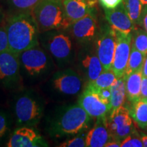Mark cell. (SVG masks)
<instances>
[{
	"instance_id": "18",
	"label": "cell",
	"mask_w": 147,
	"mask_h": 147,
	"mask_svg": "<svg viewBox=\"0 0 147 147\" xmlns=\"http://www.w3.org/2000/svg\"><path fill=\"white\" fill-rule=\"evenodd\" d=\"M80 67L84 71L89 82L95 80L104 70L100 59L96 55L87 53L80 59Z\"/></svg>"
},
{
	"instance_id": "39",
	"label": "cell",
	"mask_w": 147,
	"mask_h": 147,
	"mask_svg": "<svg viewBox=\"0 0 147 147\" xmlns=\"http://www.w3.org/2000/svg\"><path fill=\"white\" fill-rule=\"evenodd\" d=\"M140 1L142 3V5H144V6L147 5V0H140Z\"/></svg>"
},
{
	"instance_id": "33",
	"label": "cell",
	"mask_w": 147,
	"mask_h": 147,
	"mask_svg": "<svg viewBox=\"0 0 147 147\" xmlns=\"http://www.w3.org/2000/svg\"><path fill=\"white\" fill-rule=\"evenodd\" d=\"M140 98L142 100H147V77L143 76L141 83V91H140Z\"/></svg>"
},
{
	"instance_id": "11",
	"label": "cell",
	"mask_w": 147,
	"mask_h": 147,
	"mask_svg": "<svg viewBox=\"0 0 147 147\" xmlns=\"http://www.w3.org/2000/svg\"><path fill=\"white\" fill-rule=\"evenodd\" d=\"M78 104L91 118L106 117L112 110L110 106L101 100L95 89L89 84L79 97Z\"/></svg>"
},
{
	"instance_id": "24",
	"label": "cell",
	"mask_w": 147,
	"mask_h": 147,
	"mask_svg": "<svg viewBox=\"0 0 147 147\" xmlns=\"http://www.w3.org/2000/svg\"><path fill=\"white\" fill-rule=\"evenodd\" d=\"M115 72L112 69L108 70H104L101 74L95 80L89 82V84L97 89H103V88L110 87L117 80Z\"/></svg>"
},
{
	"instance_id": "31",
	"label": "cell",
	"mask_w": 147,
	"mask_h": 147,
	"mask_svg": "<svg viewBox=\"0 0 147 147\" xmlns=\"http://www.w3.org/2000/svg\"><path fill=\"white\" fill-rule=\"evenodd\" d=\"M9 49L8 37L5 26L0 27V53Z\"/></svg>"
},
{
	"instance_id": "9",
	"label": "cell",
	"mask_w": 147,
	"mask_h": 147,
	"mask_svg": "<svg viewBox=\"0 0 147 147\" xmlns=\"http://www.w3.org/2000/svg\"><path fill=\"white\" fill-rule=\"evenodd\" d=\"M51 82L53 87L57 91L66 95L78 94L82 87V78L72 69H66L55 72Z\"/></svg>"
},
{
	"instance_id": "1",
	"label": "cell",
	"mask_w": 147,
	"mask_h": 147,
	"mask_svg": "<svg viewBox=\"0 0 147 147\" xmlns=\"http://www.w3.org/2000/svg\"><path fill=\"white\" fill-rule=\"evenodd\" d=\"M9 50L16 55L39 45L40 31L31 12H16L5 24Z\"/></svg>"
},
{
	"instance_id": "15",
	"label": "cell",
	"mask_w": 147,
	"mask_h": 147,
	"mask_svg": "<svg viewBox=\"0 0 147 147\" xmlns=\"http://www.w3.org/2000/svg\"><path fill=\"white\" fill-rule=\"evenodd\" d=\"M106 19L115 31L124 34H131L135 25L128 16L123 3L114 9H104Z\"/></svg>"
},
{
	"instance_id": "10",
	"label": "cell",
	"mask_w": 147,
	"mask_h": 147,
	"mask_svg": "<svg viewBox=\"0 0 147 147\" xmlns=\"http://www.w3.org/2000/svg\"><path fill=\"white\" fill-rule=\"evenodd\" d=\"M18 55L9 50L0 53V83L5 87H13L20 79Z\"/></svg>"
},
{
	"instance_id": "30",
	"label": "cell",
	"mask_w": 147,
	"mask_h": 147,
	"mask_svg": "<svg viewBox=\"0 0 147 147\" xmlns=\"http://www.w3.org/2000/svg\"><path fill=\"white\" fill-rule=\"evenodd\" d=\"M93 87L97 91V94H98L101 100L105 104L111 107V103H110L111 102V89H110V87L103 88V89H97V88H95L94 87Z\"/></svg>"
},
{
	"instance_id": "12",
	"label": "cell",
	"mask_w": 147,
	"mask_h": 147,
	"mask_svg": "<svg viewBox=\"0 0 147 147\" xmlns=\"http://www.w3.org/2000/svg\"><path fill=\"white\" fill-rule=\"evenodd\" d=\"M117 45L115 31L107 27L101 33L96 43V53L104 70L112 69Z\"/></svg>"
},
{
	"instance_id": "13",
	"label": "cell",
	"mask_w": 147,
	"mask_h": 147,
	"mask_svg": "<svg viewBox=\"0 0 147 147\" xmlns=\"http://www.w3.org/2000/svg\"><path fill=\"white\" fill-rule=\"evenodd\" d=\"M67 29L69 30L70 36L79 43H89L95 38L97 31V20L95 12L93 11L73 22Z\"/></svg>"
},
{
	"instance_id": "3",
	"label": "cell",
	"mask_w": 147,
	"mask_h": 147,
	"mask_svg": "<svg viewBox=\"0 0 147 147\" xmlns=\"http://www.w3.org/2000/svg\"><path fill=\"white\" fill-rule=\"evenodd\" d=\"M32 14L40 34L52 30H67L71 24L66 15L63 0H42Z\"/></svg>"
},
{
	"instance_id": "2",
	"label": "cell",
	"mask_w": 147,
	"mask_h": 147,
	"mask_svg": "<svg viewBox=\"0 0 147 147\" xmlns=\"http://www.w3.org/2000/svg\"><path fill=\"white\" fill-rule=\"evenodd\" d=\"M91 117L77 104L64 106L55 113L49 123L48 131L51 137H69L83 133L89 128Z\"/></svg>"
},
{
	"instance_id": "22",
	"label": "cell",
	"mask_w": 147,
	"mask_h": 147,
	"mask_svg": "<svg viewBox=\"0 0 147 147\" xmlns=\"http://www.w3.org/2000/svg\"><path fill=\"white\" fill-rule=\"evenodd\" d=\"M145 56L138 50L134 44H131V53L129 58L127 66L125 75L127 76L134 71L142 70L144 65Z\"/></svg>"
},
{
	"instance_id": "32",
	"label": "cell",
	"mask_w": 147,
	"mask_h": 147,
	"mask_svg": "<svg viewBox=\"0 0 147 147\" xmlns=\"http://www.w3.org/2000/svg\"><path fill=\"white\" fill-rule=\"evenodd\" d=\"M123 0H100V2L104 9H114L119 6Z\"/></svg>"
},
{
	"instance_id": "14",
	"label": "cell",
	"mask_w": 147,
	"mask_h": 147,
	"mask_svg": "<svg viewBox=\"0 0 147 147\" xmlns=\"http://www.w3.org/2000/svg\"><path fill=\"white\" fill-rule=\"evenodd\" d=\"M8 147H39L48 146V143L36 129L30 127L23 126L16 129L11 134Z\"/></svg>"
},
{
	"instance_id": "21",
	"label": "cell",
	"mask_w": 147,
	"mask_h": 147,
	"mask_svg": "<svg viewBox=\"0 0 147 147\" xmlns=\"http://www.w3.org/2000/svg\"><path fill=\"white\" fill-rule=\"evenodd\" d=\"M129 111L130 115L141 129L147 128V102L140 98L131 103Z\"/></svg>"
},
{
	"instance_id": "25",
	"label": "cell",
	"mask_w": 147,
	"mask_h": 147,
	"mask_svg": "<svg viewBox=\"0 0 147 147\" xmlns=\"http://www.w3.org/2000/svg\"><path fill=\"white\" fill-rule=\"evenodd\" d=\"M12 10L16 12H31L42 0H6Z\"/></svg>"
},
{
	"instance_id": "35",
	"label": "cell",
	"mask_w": 147,
	"mask_h": 147,
	"mask_svg": "<svg viewBox=\"0 0 147 147\" xmlns=\"http://www.w3.org/2000/svg\"><path fill=\"white\" fill-rule=\"evenodd\" d=\"M119 146H121V142L113 139H110L109 142H108L107 144L105 145V147H119Z\"/></svg>"
},
{
	"instance_id": "20",
	"label": "cell",
	"mask_w": 147,
	"mask_h": 147,
	"mask_svg": "<svg viewBox=\"0 0 147 147\" xmlns=\"http://www.w3.org/2000/svg\"><path fill=\"white\" fill-rule=\"evenodd\" d=\"M111 89L112 110L120 107L124 104L126 97V76L117 78L116 81L110 87Z\"/></svg>"
},
{
	"instance_id": "26",
	"label": "cell",
	"mask_w": 147,
	"mask_h": 147,
	"mask_svg": "<svg viewBox=\"0 0 147 147\" xmlns=\"http://www.w3.org/2000/svg\"><path fill=\"white\" fill-rule=\"evenodd\" d=\"M132 40L135 47L146 57L147 55V32L146 31L142 29H134Z\"/></svg>"
},
{
	"instance_id": "8",
	"label": "cell",
	"mask_w": 147,
	"mask_h": 147,
	"mask_svg": "<svg viewBox=\"0 0 147 147\" xmlns=\"http://www.w3.org/2000/svg\"><path fill=\"white\" fill-rule=\"evenodd\" d=\"M117 45L112 69L117 78H121L125 75L131 53L132 34H124L115 31Z\"/></svg>"
},
{
	"instance_id": "27",
	"label": "cell",
	"mask_w": 147,
	"mask_h": 147,
	"mask_svg": "<svg viewBox=\"0 0 147 147\" xmlns=\"http://www.w3.org/2000/svg\"><path fill=\"white\" fill-rule=\"evenodd\" d=\"M59 147H84L87 146L86 135L83 133L74 136L70 139L66 140L65 142L59 145Z\"/></svg>"
},
{
	"instance_id": "5",
	"label": "cell",
	"mask_w": 147,
	"mask_h": 147,
	"mask_svg": "<svg viewBox=\"0 0 147 147\" xmlns=\"http://www.w3.org/2000/svg\"><path fill=\"white\" fill-rule=\"evenodd\" d=\"M42 44L58 63H69L74 57V49L70 35L65 30H52L42 33Z\"/></svg>"
},
{
	"instance_id": "6",
	"label": "cell",
	"mask_w": 147,
	"mask_h": 147,
	"mask_svg": "<svg viewBox=\"0 0 147 147\" xmlns=\"http://www.w3.org/2000/svg\"><path fill=\"white\" fill-rule=\"evenodd\" d=\"M51 57L39 45L18 55L21 68L27 76L34 78L43 76L50 70L53 65Z\"/></svg>"
},
{
	"instance_id": "4",
	"label": "cell",
	"mask_w": 147,
	"mask_h": 147,
	"mask_svg": "<svg viewBox=\"0 0 147 147\" xmlns=\"http://www.w3.org/2000/svg\"><path fill=\"white\" fill-rule=\"evenodd\" d=\"M14 111L18 125L36 126L39 123L44 113L42 99L32 91L23 92L16 97Z\"/></svg>"
},
{
	"instance_id": "16",
	"label": "cell",
	"mask_w": 147,
	"mask_h": 147,
	"mask_svg": "<svg viewBox=\"0 0 147 147\" xmlns=\"http://www.w3.org/2000/svg\"><path fill=\"white\" fill-rule=\"evenodd\" d=\"M111 139L108 128L107 116L97 118L96 122L86 135V143L88 147L105 146Z\"/></svg>"
},
{
	"instance_id": "23",
	"label": "cell",
	"mask_w": 147,
	"mask_h": 147,
	"mask_svg": "<svg viewBox=\"0 0 147 147\" xmlns=\"http://www.w3.org/2000/svg\"><path fill=\"white\" fill-rule=\"evenodd\" d=\"M123 3L134 25H140L143 9L140 0H123Z\"/></svg>"
},
{
	"instance_id": "37",
	"label": "cell",
	"mask_w": 147,
	"mask_h": 147,
	"mask_svg": "<svg viewBox=\"0 0 147 147\" xmlns=\"http://www.w3.org/2000/svg\"><path fill=\"white\" fill-rule=\"evenodd\" d=\"M141 139H142L143 144H144V146L147 147V135H145V134H142L141 136Z\"/></svg>"
},
{
	"instance_id": "29",
	"label": "cell",
	"mask_w": 147,
	"mask_h": 147,
	"mask_svg": "<svg viewBox=\"0 0 147 147\" xmlns=\"http://www.w3.org/2000/svg\"><path fill=\"white\" fill-rule=\"evenodd\" d=\"M10 117L8 114L0 111V140L6 135L10 129Z\"/></svg>"
},
{
	"instance_id": "17",
	"label": "cell",
	"mask_w": 147,
	"mask_h": 147,
	"mask_svg": "<svg viewBox=\"0 0 147 147\" xmlns=\"http://www.w3.org/2000/svg\"><path fill=\"white\" fill-rule=\"evenodd\" d=\"M66 15L72 23L94 11L97 0H63Z\"/></svg>"
},
{
	"instance_id": "36",
	"label": "cell",
	"mask_w": 147,
	"mask_h": 147,
	"mask_svg": "<svg viewBox=\"0 0 147 147\" xmlns=\"http://www.w3.org/2000/svg\"><path fill=\"white\" fill-rule=\"evenodd\" d=\"M142 76H146V77H147V55H146V56L145 57L144 65H143Z\"/></svg>"
},
{
	"instance_id": "34",
	"label": "cell",
	"mask_w": 147,
	"mask_h": 147,
	"mask_svg": "<svg viewBox=\"0 0 147 147\" xmlns=\"http://www.w3.org/2000/svg\"><path fill=\"white\" fill-rule=\"evenodd\" d=\"M140 25L142 26L147 32V5H145L142 9Z\"/></svg>"
},
{
	"instance_id": "7",
	"label": "cell",
	"mask_w": 147,
	"mask_h": 147,
	"mask_svg": "<svg viewBox=\"0 0 147 147\" xmlns=\"http://www.w3.org/2000/svg\"><path fill=\"white\" fill-rule=\"evenodd\" d=\"M107 124L111 139L120 142L135 131L129 111L123 106L110 112Z\"/></svg>"
},
{
	"instance_id": "19",
	"label": "cell",
	"mask_w": 147,
	"mask_h": 147,
	"mask_svg": "<svg viewBox=\"0 0 147 147\" xmlns=\"http://www.w3.org/2000/svg\"><path fill=\"white\" fill-rule=\"evenodd\" d=\"M125 76L126 97L129 102L133 103L140 98L142 70L134 71Z\"/></svg>"
},
{
	"instance_id": "28",
	"label": "cell",
	"mask_w": 147,
	"mask_h": 147,
	"mask_svg": "<svg viewBox=\"0 0 147 147\" xmlns=\"http://www.w3.org/2000/svg\"><path fill=\"white\" fill-rule=\"evenodd\" d=\"M121 146L122 147H142L144 146L141 136L140 137L136 131H134L133 133L126 137L121 142Z\"/></svg>"
},
{
	"instance_id": "38",
	"label": "cell",
	"mask_w": 147,
	"mask_h": 147,
	"mask_svg": "<svg viewBox=\"0 0 147 147\" xmlns=\"http://www.w3.org/2000/svg\"><path fill=\"white\" fill-rule=\"evenodd\" d=\"M3 19H4V14H3V11L0 9V24L2 23Z\"/></svg>"
},
{
	"instance_id": "40",
	"label": "cell",
	"mask_w": 147,
	"mask_h": 147,
	"mask_svg": "<svg viewBox=\"0 0 147 147\" xmlns=\"http://www.w3.org/2000/svg\"><path fill=\"white\" fill-rule=\"evenodd\" d=\"M146 102H147V100H146Z\"/></svg>"
}]
</instances>
